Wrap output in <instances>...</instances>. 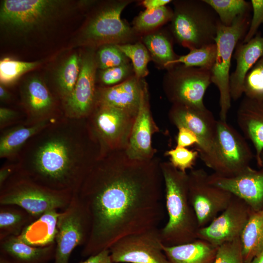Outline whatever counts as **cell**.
Segmentation results:
<instances>
[{
    "instance_id": "52a82bcc",
    "label": "cell",
    "mask_w": 263,
    "mask_h": 263,
    "mask_svg": "<svg viewBox=\"0 0 263 263\" xmlns=\"http://www.w3.org/2000/svg\"><path fill=\"white\" fill-rule=\"evenodd\" d=\"M131 0H112L99 7L88 19L78 37V45L99 47L107 44L130 43L136 37L132 27L121 19Z\"/></svg>"
},
{
    "instance_id": "ffe728a7",
    "label": "cell",
    "mask_w": 263,
    "mask_h": 263,
    "mask_svg": "<svg viewBox=\"0 0 263 263\" xmlns=\"http://www.w3.org/2000/svg\"><path fill=\"white\" fill-rule=\"evenodd\" d=\"M20 93L26 122L36 123L64 115L56 113L55 98L40 77H27L21 85Z\"/></svg>"
},
{
    "instance_id": "cb8c5ba5",
    "label": "cell",
    "mask_w": 263,
    "mask_h": 263,
    "mask_svg": "<svg viewBox=\"0 0 263 263\" xmlns=\"http://www.w3.org/2000/svg\"><path fill=\"white\" fill-rule=\"evenodd\" d=\"M56 244L38 247L25 243L17 236L0 240V254L14 263H48L54 259Z\"/></svg>"
},
{
    "instance_id": "8d00e7d4",
    "label": "cell",
    "mask_w": 263,
    "mask_h": 263,
    "mask_svg": "<svg viewBox=\"0 0 263 263\" xmlns=\"http://www.w3.org/2000/svg\"><path fill=\"white\" fill-rule=\"evenodd\" d=\"M95 58L97 68L100 70L130 63L129 58L115 44H107L98 47Z\"/></svg>"
},
{
    "instance_id": "b9f144b4",
    "label": "cell",
    "mask_w": 263,
    "mask_h": 263,
    "mask_svg": "<svg viewBox=\"0 0 263 263\" xmlns=\"http://www.w3.org/2000/svg\"><path fill=\"white\" fill-rule=\"evenodd\" d=\"M253 12L248 30L241 42L245 43L252 38L258 33L261 25L263 27V0H251L250 1Z\"/></svg>"
},
{
    "instance_id": "603a6c76",
    "label": "cell",
    "mask_w": 263,
    "mask_h": 263,
    "mask_svg": "<svg viewBox=\"0 0 263 263\" xmlns=\"http://www.w3.org/2000/svg\"><path fill=\"white\" fill-rule=\"evenodd\" d=\"M235 69L230 75L229 88L231 99L238 100L244 94L243 85L249 70L263 56V36L260 32L245 43L240 42L233 55Z\"/></svg>"
},
{
    "instance_id": "5b68a950",
    "label": "cell",
    "mask_w": 263,
    "mask_h": 263,
    "mask_svg": "<svg viewBox=\"0 0 263 263\" xmlns=\"http://www.w3.org/2000/svg\"><path fill=\"white\" fill-rule=\"evenodd\" d=\"M170 29L174 40L190 50L215 43L220 22L204 0L173 1Z\"/></svg>"
},
{
    "instance_id": "7c38bea8",
    "label": "cell",
    "mask_w": 263,
    "mask_h": 263,
    "mask_svg": "<svg viewBox=\"0 0 263 263\" xmlns=\"http://www.w3.org/2000/svg\"><path fill=\"white\" fill-rule=\"evenodd\" d=\"M90 228L89 214L77 195L74 194L57 219L54 263H69L75 248L86 243Z\"/></svg>"
},
{
    "instance_id": "3957f363",
    "label": "cell",
    "mask_w": 263,
    "mask_h": 263,
    "mask_svg": "<svg viewBox=\"0 0 263 263\" xmlns=\"http://www.w3.org/2000/svg\"><path fill=\"white\" fill-rule=\"evenodd\" d=\"M168 221L160 229L163 244L174 246L197 239L199 228L188 197V173L175 168L170 162H161Z\"/></svg>"
},
{
    "instance_id": "7402d4cb",
    "label": "cell",
    "mask_w": 263,
    "mask_h": 263,
    "mask_svg": "<svg viewBox=\"0 0 263 263\" xmlns=\"http://www.w3.org/2000/svg\"><path fill=\"white\" fill-rule=\"evenodd\" d=\"M237 121L244 136L252 144L259 167H263L261 155L263 151V99L244 97L237 111Z\"/></svg>"
},
{
    "instance_id": "c3c4849f",
    "label": "cell",
    "mask_w": 263,
    "mask_h": 263,
    "mask_svg": "<svg viewBox=\"0 0 263 263\" xmlns=\"http://www.w3.org/2000/svg\"><path fill=\"white\" fill-rule=\"evenodd\" d=\"M11 95L9 92L4 87L0 85V99L2 102H7L11 99Z\"/></svg>"
},
{
    "instance_id": "ab89813d",
    "label": "cell",
    "mask_w": 263,
    "mask_h": 263,
    "mask_svg": "<svg viewBox=\"0 0 263 263\" xmlns=\"http://www.w3.org/2000/svg\"><path fill=\"white\" fill-rule=\"evenodd\" d=\"M165 154L169 157L170 163L175 168L184 172L192 168L199 156L197 150L178 146L167 150Z\"/></svg>"
},
{
    "instance_id": "6da1fadb",
    "label": "cell",
    "mask_w": 263,
    "mask_h": 263,
    "mask_svg": "<svg viewBox=\"0 0 263 263\" xmlns=\"http://www.w3.org/2000/svg\"><path fill=\"white\" fill-rule=\"evenodd\" d=\"M157 158H130L125 150L103 153L76 193L91 228L81 255L90 257L120 239L157 228L163 218V178Z\"/></svg>"
},
{
    "instance_id": "5bb4252c",
    "label": "cell",
    "mask_w": 263,
    "mask_h": 263,
    "mask_svg": "<svg viewBox=\"0 0 263 263\" xmlns=\"http://www.w3.org/2000/svg\"><path fill=\"white\" fill-rule=\"evenodd\" d=\"M188 175V197L199 228L206 226L224 211L233 195L212 184L203 169H191Z\"/></svg>"
},
{
    "instance_id": "74e56055",
    "label": "cell",
    "mask_w": 263,
    "mask_h": 263,
    "mask_svg": "<svg viewBox=\"0 0 263 263\" xmlns=\"http://www.w3.org/2000/svg\"><path fill=\"white\" fill-rule=\"evenodd\" d=\"M243 92L246 97L263 99V56L246 74L244 81Z\"/></svg>"
},
{
    "instance_id": "484cf974",
    "label": "cell",
    "mask_w": 263,
    "mask_h": 263,
    "mask_svg": "<svg viewBox=\"0 0 263 263\" xmlns=\"http://www.w3.org/2000/svg\"><path fill=\"white\" fill-rule=\"evenodd\" d=\"M60 213L57 210L46 212L26 225L17 236L25 243L34 247H43L55 244Z\"/></svg>"
},
{
    "instance_id": "f1b7e54d",
    "label": "cell",
    "mask_w": 263,
    "mask_h": 263,
    "mask_svg": "<svg viewBox=\"0 0 263 263\" xmlns=\"http://www.w3.org/2000/svg\"><path fill=\"white\" fill-rule=\"evenodd\" d=\"M81 60V54L74 53L67 57L56 70L55 90L62 104L69 97L75 86L80 73Z\"/></svg>"
},
{
    "instance_id": "30bf717a",
    "label": "cell",
    "mask_w": 263,
    "mask_h": 263,
    "mask_svg": "<svg viewBox=\"0 0 263 263\" xmlns=\"http://www.w3.org/2000/svg\"><path fill=\"white\" fill-rule=\"evenodd\" d=\"M253 158L250 147L244 136L226 121H217L212 169L222 176H234L250 166Z\"/></svg>"
},
{
    "instance_id": "9a60e30c",
    "label": "cell",
    "mask_w": 263,
    "mask_h": 263,
    "mask_svg": "<svg viewBox=\"0 0 263 263\" xmlns=\"http://www.w3.org/2000/svg\"><path fill=\"white\" fill-rule=\"evenodd\" d=\"M157 227L126 236L109 248L113 263H170Z\"/></svg>"
},
{
    "instance_id": "44dd1931",
    "label": "cell",
    "mask_w": 263,
    "mask_h": 263,
    "mask_svg": "<svg viewBox=\"0 0 263 263\" xmlns=\"http://www.w3.org/2000/svg\"><path fill=\"white\" fill-rule=\"evenodd\" d=\"M145 83L134 75L117 85L97 88L95 106H111L136 116Z\"/></svg>"
},
{
    "instance_id": "ba28073f",
    "label": "cell",
    "mask_w": 263,
    "mask_h": 263,
    "mask_svg": "<svg viewBox=\"0 0 263 263\" xmlns=\"http://www.w3.org/2000/svg\"><path fill=\"white\" fill-rule=\"evenodd\" d=\"M251 18L250 13L241 15L230 26H225L220 22L218 27L215 39L217 54L211 70V81L219 92L220 119L223 121H226L231 108L229 71L233 51L245 37Z\"/></svg>"
},
{
    "instance_id": "7a4b0ae2",
    "label": "cell",
    "mask_w": 263,
    "mask_h": 263,
    "mask_svg": "<svg viewBox=\"0 0 263 263\" xmlns=\"http://www.w3.org/2000/svg\"><path fill=\"white\" fill-rule=\"evenodd\" d=\"M102 154L88 118L63 115L28 140L15 159L16 170L43 187L75 194Z\"/></svg>"
},
{
    "instance_id": "f6af8a7d",
    "label": "cell",
    "mask_w": 263,
    "mask_h": 263,
    "mask_svg": "<svg viewBox=\"0 0 263 263\" xmlns=\"http://www.w3.org/2000/svg\"><path fill=\"white\" fill-rule=\"evenodd\" d=\"M79 263H113L109 249H105L99 253L88 257L85 261Z\"/></svg>"
},
{
    "instance_id": "60d3db41",
    "label": "cell",
    "mask_w": 263,
    "mask_h": 263,
    "mask_svg": "<svg viewBox=\"0 0 263 263\" xmlns=\"http://www.w3.org/2000/svg\"><path fill=\"white\" fill-rule=\"evenodd\" d=\"M214 263H244L240 238L219 246Z\"/></svg>"
},
{
    "instance_id": "7bdbcfd3",
    "label": "cell",
    "mask_w": 263,
    "mask_h": 263,
    "mask_svg": "<svg viewBox=\"0 0 263 263\" xmlns=\"http://www.w3.org/2000/svg\"><path fill=\"white\" fill-rule=\"evenodd\" d=\"M177 129L178 132L176 138V146L187 148L194 144L196 146L198 144V138L193 132L185 127Z\"/></svg>"
},
{
    "instance_id": "4dcf8cb0",
    "label": "cell",
    "mask_w": 263,
    "mask_h": 263,
    "mask_svg": "<svg viewBox=\"0 0 263 263\" xmlns=\"http://www.w3.org/2000/svg\"><path fill=\"white\" fill-rule=\"evenodd\" d=\"M31 216L21 208L1 206L0 209V240L10 236H18L23 228L32 222Z\"/></svg>"
},
{
    "instance_id": "f35d334b",
    "label": "cell",
    "mask_w": 263,
    "mask_h": 263,
    "mask_svg": "<svg viewBox=\"0 0 263 263\" xmlns=\"http://www.w3.org/2000/svg\"><path fill=\"white\" fill-rule=\"evenodd\" d=\"M99 80L102 87H111L126 80L135 75L132 64L130 63L100 70Z\"/></svg>"
},
{
    "instance_id": "d6986e66",
    "label": "cell",
    "mask_w": 263,
    "mask_h": 263,
    "mask_svg": "<svg viewBox=\"0 0 263 263\" xmlns=\"http://www.w3.org/2000/svg\"><path fill=\"white\" fill-rule=\"evenodd\" d=\"M210 182L243 200L252 211L263 209V167L248 166L237 175L225 177L209 174Z\"/></svg>"
},
{
    "instance_id": "836d02e7",
    "label": "cell",
    "mask_w": 263,
    "mask_h": 263,
    "mask_svg": "<svg viewBox=\"0 0 263 263\" xmlns=\"http://www.w3.org/2000/svg\"><path fill=\"white\" fill-rule=\"evenodd\" d=\"M173 10L166 6L140 13L133 21L132 28L137 33H148L171 21Z\"/></svg>"
},
{
    "instance_id": "2e32d148",
    "label": "cell",
    "mask_w": 263,
    "mask_h": 263,
    "mask_svg": "<svg viewBox=\"0 0 263 263\" xmlns=\"http://www.w3.org/2000/svg\"><path fill=\"white\" fill-rule=\"evenodd\" d=\"M81 54L79 75L72 93L62 104L64 116L75 118L88 117L95 105L96 71L95 51L94 48Z\"/></svg>"
},
{
    "instance_id": "d6a6232c",
    "label": "cell",
    "mask_w": 263,
    "mask_h": 263,
    "mask_svg": "<svg viewBox=\"0 0 263 263\" xmlns=\"http://www.w3.org/2000/svg\"><path fill=\"white\" fill-rule=\"evenodd\" d=\"M217 46L215 42L192 49L187 55L178 56L170 63L169 68L180 64L187 67L202 68L211 70L215 62Z\"/></svg>"
},
{
    "instance_id": "8fae6325",
    "label": "cell",
    "mask_w": 263,
    "mask_h": 263,
    "mask_svg": "<svg viewBox=\"0 0 263 263\" xmlns=\"http://www.w3.org/2000/svg\"><path fill=\"white\" fill-rule=\"evenodd\" d=\"M171 123L177 128L185 127L196 135L199 156L203 163L212 169L214 160V146L217 121L212 112L203 107L172 104L169 112Z\"/></svg>"
},
{
    "instance_id": "d590c367",
    "label": "cell",
    "mask_w": 263,
    "mask_h": 263,
    "mask_svg": "<svg viewBox=\"0 0 263 263\" xmlns=\"http://www.w3.org/2000/svg\"><path fill=\"white\" fill-rule=\"evenodd\" d=\"M119 48L132 61L135 75L143 79L149 74L148 64L150 54L145 45L141 42L117 44Z\"/></svg>"
},
{
    "instance_id": "4fadbf2b",
    "label": "cell",
    "mask_w": 263,
    "mask_h": 263,
    "mask_svg": "<svg viewBox=\"0 0 263 263\" xmlns=\"http://www.w3.org/2000/svg\"><path fill=\"white\" fill-rule=\"evenodd\" d=\"M136 116L113 107L95 106L87 118L100 142L102 154L126 150Z\"/></svg>"
},
{
    "instance_id": "7dc6e473",
    "label": "cell",
    "mask_w": 263,
    "mask_h": 263,
    "mask_svg": "<svg viewBox=\"0 0 263 263\" xmlns=\"http://www.w3.org/2000/svg\"><path fill=\"white\" fill-rule=\"evenodd\" d=\"M170 0H145L142 4L146 10H153L166 6L171 2Z\"/></svg>"
},
{
    "instance_id": "f546056e",
    "label": "cell",
    "mask_w": 263,
    "mask_h": 263,
    "mask_svg": "<svg viewBox=\"0 0 263 263\" xmlns=\"http://www.w3.org/2000/svg\"><path fill=\"white\" fill-rule=\"evenodd\" d=\"M142 40L151 58L164 68L168 69L170 63L178 57L173 51L171 40L164 33H148Z\"/></svg>"
},
{
    "instance_id": "277c9868",
    "label": "cell",
    "mask_w": 263,
    "mask_h": 263,
    "mask_svg": "<svg viewBox=\"0 0 263 263\" xmlns=\"http://www.w3.org/2000/svg\"><path fill=\"white\" fill-rule=\"evenodd\" d=\"M68 6V1L62 0H2L0 30L13 38H29L60 20Z\"/></svg>"
},
{
    "instance_id": "f5cc1de1",
    "label": "cell",
    "mask_w": 263,
    "mask_h": 263,
    "mask_svg": "<svg viewBox=\"0 0 263 263\" xmlns=\"http://www.w3.org/2000/svg\"></svg>"
},
{
    "instance_id": "e575fe53",
    "label": "cell",
    "mask_w": 263,
    "mask_h": 263,
    "mask_svg": "<svg viewBox=\"0 0 263 263\" xmlns=\"http://www.w3.org/2000/svg\"><path fill=\"white\" fill-rule=\"evenodd\" d=\"M40 61L27 62L4 57L0 60V84L5 86L15 83L21 75L34 69Z\"/></svg>"
},
{
    "instance_id": "8992f818",
    "label": "cell",
    "mask_w": 263,
    "mask_h": 263,
    "mask_svg": "<svg viewBox=\"0 0 263 263\" xmlns=\"http://www.w3.org/2000/svg\"><path fill=\"white\" fill-rule=\"evenodd\" d=\"M73 195L43 187L16 170L0 187V204L19 207L34 220L47 211L63 210Z\"/></svg>"
},
{
    "instance_id": "4316f807",
    "label": "cell",
    "mask_w": 263,
    "mask_h": 263,
    "mask_svg": "<svg viewBox=\"0 0 263 263\" xmlns=\"http://www.w3.org/2000/svg\"><path fill=\"white\" fill-rule=\"evenodd\" d=\"M217 249L199 239L177 245H163L164 252L170 263H214Z\"/></svg>"
},
{
    "instance_id": "1f68e13d",
    "label": "cell",
    "mask_w": 263,
    "mask_h": 263,
    "mask_svg": "<svg viewBox=\"0 0 263 263\" xmlns=\"http://www.w3.org/2000/svg\"><path fill=\"white\" fill-rule=\"evenodd\" d=\"M215 11L220 22L230 26L239 16L250 13V1L244 0H204Z\"/></svg>"
},
{
    "instance_id": "bcb514c9",
    "label": "cell",
    "mask_w": 263,
    "mask_h": 263,
    "mask_svg": "<svg viewBox=\"0 0 263 263\" xmlns=\"http://www.w3.org/2000/svg\"><path fill=\"white\" fill-rule=\"evenodd\" d=\"M13 163L5 165L0 170V188L2 186L9 177L16 170L17 163L13 160Z\"/></svg>"
},
{
    "instance_id": "681fc988",
    "label": "cell",
    "mask_w": 263,
    "mask_h": 263,
    "mask_svg": "<svg viewBox=\"0 0 263 263\" xmlns=\"http://www.w3.org/2000/svg\"><path fill=\"white\" fill-rule=\"evenodd\" d=\"M249 263H263V251Z\"/></svg>"
},
{
    "instance_id": "d4e9b609",
    "label": "cell",
    "mask_w": 263,
    "mask_h": 263,
    "mask_svg": "<svg viewBox=\"0 0 263 263\" xmlns=\"http://www.w3.org/2000/svg\"><path fill=\"white\" fill-rule=\"evenodd\" d=\"M60 117L50 118L36 123L25 122L23 124L18 125L3 131L0 137V158L14 160L31 138Z\"/></svg>"
},
{
    "instance_id": "816d5d0a",
    "label": "cell",
    "mask_w": 263,
    "mask_h": 263,
    "mask_svg": "<svg viewBox=\"0 0 263 263\" xmlns=\"http://www.w3.org/2000/svg\"><path fill=\"white\" fill-rule=\"evenodd\" d=\"M261 162L263 166V151L261 155Z\"/></svg>"
},
{
    "instance_id": "ee69618b",
    "label": "cell",
    "mask_w": 263,
    "mask_h": 263,
    "mask_svg": "<svg viewBox=\"0 0 263 263\" xmlns=\"http://www.w3.org/2000/svg\"><path fill=\"white\" fill-rule=\"evenodd\" d=\"M19 113L11 109L0 107V127L3 129L10 124L14 123L19 117Z\"/></svg>"
},
{
    "instance_id": "83f0119b",
    "label": "cell",
    "mask_w": 263,
    "mask_h": 263,
    "mask_svg": "<svg viewBox=\"0 0 263 263\" xmlns=\"http://www.w3.org/2000/svg\"><path fill=\"white\" fill-rule=\"evenodd\" d=\"M244 263L263 251V209L252 211L240 237Z\"/></svg>"
},
{
    "instance_id": "e0dca14e",
    "label": "cell",
    "mask_w": 263,
    "mask_h": 263,
    "mask_svg": "<svg viewBox=\"0 0 263 263\" xmlns=\"http://www.w3.org/2000/svg\"><path fill=\"white\" fill-rule=\"evenodd\" d=\"M252 211L243 200L233 195L224 211L207 225L199 228L197 239L218 247L240 238Z\"/></svg>"
},
{
    "instance_id": "ac0fdd59",
    "label": "cell",
    "mask_w": 263,
    "mask_h": 263,
    "mask_svg": "<svg viewBox=\"0 0 263 263\" xmlns=\"http://www.w3.org/2000/svg\"><path fill=\"white\" fill-rule=\"evenodd\" d=\"M159 131L150 111L149 94L145 82L141 95L140 103L128 146L125 150L131 159L140 161L154 158L156 150L152 145V136Z\"/></svg>"
},
{
    "instance_id": "f907efd6",
    "label": "cell",
    "mask_w": 263,
    "mask_h": 263,
    "mask_svg": "<svg viewBox=\"0 0 263 263\" xmlns=\"http://www.w3.org/2000/svg\"><path fill=\"white\" fill-rule=\"evenodd\" d=\"M0 263H14L8 258L4 255L0 254Z\"/></svg>"
},
{
    "instance_id": "9c48e42d",
    "label": "cell",
    "mask_w": 263,
    "mask_h": 263,
    "mask_svg": "<svg viewBox=\"0 0 263 263\" xmlns=\"http://www.w3.org/2000/svg\"><path fill=\"white\" fill-rule=\"evenodd\" d=\"M163 88L172 104L203 107L205 94L212 83L211 72L207 69L176 64L169 69Z\"/></svg>"
}]
</instances>
